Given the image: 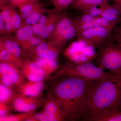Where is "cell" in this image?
<instances>
[{
	"label": "cell",
	"mask_w": 121,
	"mask_h": 121,
	"mask_svg": "<svg viewBox=\"0 0 121 121\" xmlns=\"http://www.w3.org/2000/svg\"><path fill=\"white\" fill-rule=\"evenodd\" d=\"M64 49L50 40L43 41L31 49L27 54L32 59L45 57L58 60Z\"/></svg>",
	"instance_id": "cell-8"
},
{
	"label": "cell",
	"mask_w": 121,
	"mask_h": 121,
	"mask_svg": "<svg viewBox=\"0 0 121 121\" xmlns=\"http://www.w3.org/2000/svg\"><path fill=\"white\" fill-rule=\"evenodd\" d=\"M35 97L24 96L20 95L14 97L13 107L15 110L23 113H32L39 106V101Z\"/></svg>",
	"instance_id": "cell-11"
},
{
	"label": "cell",
	"mask_w": 121,
	"mask_h": 121,
	"mask_svg": "<svg viewBox=\"0 0 121 121\" xmlns=\"http://www.w3.org/2000/svg\"><path fill=\"white\" fill-rule=\"evenodd\" d=\"M80 11L82 13L87 14L94 17H100L102 12L101 9L99 6L89 7Z\"/></svg>",
	"instance_id": "cell-33"
},
{
	"label": "cell",
	"mask_w": 121,
	"mask_h": 121,
	"mask_svg": "<svg viewBox=\"0 0 121 121\" xmlns=\"http://www.w3.org/2000/svg\"><path fill=\"white\" fill-rule=\"evenodd\" d=\"M21 68L23 74L28 80L42 81L46 77L43 70L38 66L33 60L29 59L23 61Z\"/></svg>",
	"instance_id": "cell-12"
},
{
	"label": "cell",
	"mask_w": 121,
	"mask_h": 121,
	"mask_svg": "<svg viewBox=\"0 0 121 121\" xmlns=\"http://www.w3.org/2000/svg\"><path fill=\"white\" fill-rule=\"evenodd\" d=\"M7 104L0 102V117L9 115L11 109Z\"/></svg>",
	"instance_id": "cell-35"
},
{
	"label": "cell",
	"mask_w": 121,
	"mask_h": 121,
	"mask_svg": "<svg viewBox=\"0 0 121 121\" xmlns=\"http://www.w3.org/2000/svg\"><path fill=\"white\" fill-rule=\"evenodd\" d=\"M65 76L53 87V95L65 121H75L84 113L92 81Z\"/></svg>",
	"instance_id": "cell-1"
},
{
	"label": "cell",
	"mask_w": 121,
	"mask_h": 121,
	"mask_svg": "<svg viewBox=\"0 0 121 121\" xmlns=\"http://www.w3.org/2000/svg\"><path fill=\"white\" fill-rule=\"evenodd\" d=\"M64 13V12H59L55 9H52L48 13L47 21L39 38L43 41L48 40L56 23Z\"/></svg>",
	"instance_id": "cell-19"
},
{
	"label": "cell",
	"mask_w": 121,
	"mask_h": 121,
	"mask_svg": "<svg viewBox=\"0 0 121 121\" xmlns=\"http://www.w3.org/2000/svg\"><path fill=\"white\" fill-rule=\"evenodd\" d=\"M78 33L73 18L64 13L56 23L48 40L64 48L68 42L76 37Z\"/></svg>",
	"instance_id": "cell-5"
},
{
	"label": "cell",
	"mask_w": 121,
	"mask_h": 121,
	"mask_svg": "<svg viewBox=\"0 0 121 121\" xmlns=\"http://www.w3.org/2000/svg\"><path fill=\"white\" fill-rule=\"evenodd\" d=\"M30 0H0V6L9 4L17 8Z\"/></svg>",
	"instance_id": "cell-34"
},
{
	"label": "cell",
	"mask_w": 121,
	"mask_h": 121,
	"mask_svg": "<svg viewBox=\"0 0 121 121\" xmlns=\"http://www.w3.org/2000/svg\"><path fill=\"white\" fill-rule=\"evenodd\" d=\"M18 91L24 96L36 97L41 93L44 87L43 80L21 82L18 84Z\"/></svg>",
	"instance_id": "cell-15"
},
{
	"label": "cell",
	"mask_w": 121,
	"mask_h": 121,
	"mask_svg": "<svg viewBox=\"0 0 121 121\" xmlns=\"http://www.w3.org/2000/svg\"><path fill=\"white\" fill-rule=\"evenodd\" d=\"M96 48L91 44L80 39L72 42L64 49L63 55L69 61L76 64L91 62L96 58Z\"/></svg>",
	"instance_id": "cell-6"
},
{
	"label": "cell",
	"mask_w": 121,
	"mask_h": 121,
	"mask_svg": "<svg viewBox=\"0 0 121 121\" xmlns=\"http://www.w3.org/2000/svg\"><path fill=\"white\" fill-rule=\"evenodd\" d=\"M102 12L100 17L117 24L121 21V4L114 2L112 4L109 3L99 6Z\"/></svg>",
	"instance_id": "cell-14"
},
{
	"label": "cell",
	"mask_w": 121,
	"mask_h": 121,
	"mask_svg": "<svg viewBox=\"0 0 121 121\" xmlns=\"http://www.w3.org/2000/svg\"><path fill=\"white\" fill-rule=\"evenodd\" d=\"M0 62L13 64L21 68L24 61L22 59L19 58L14 54L4 49H0Z\"/></svg>",
	"instance_id": "cell-25"
},
{
	"label": "cell",
	"mask_w": 121,
	"mask_h": 121,
	"mask_svg": "<svg viewBox=\"0 0 121 121\" xmlns=\"http://www.w3.org/2000/svg\"><path fill=\"white\" fill-rule=\"evenodd\" d=\"M113 29L105 27L92 28L78 33L76 38L86 41L98 48L111 40Z\"/></svg>",
	"instance_id": "cell-7"
},
{
	"label": "cell",
	"mask_w": 121,
	"mask_h": 121,
	"mask_svg": "<svg viewBox=\"0 0 121 121\" xmlns=\"http://www.w3.org/2000/svg\"><path fill=\"white\" fill-rule=\"evenodd\" d=\"M18 67L13 64L0 62V83L9 87L22 82V78L17 69Z\"/></svg>",
	"instance_id": "cell-9"
},
{
	"label": "cell",
	"mask_w": 121,
	"mask_h": 121,
	"mask_svg": "<svg viewBox=\"0 0 121 121\" xmlns=\"http://www.w3.org/2000/svg\"><path fill=\"white\" fill-rule=\"evenodd\" d=\"M95 59L99 68L121 75V48L113 41H108L99 48Z\"/></svg>",
	"instance_id": "cell-4"
},
{
	"label": "cell",
	"mask_w": 121,
	"mask_h": 121,
	"mask_svg": "<svg viewBox=\"0 0 121 121\" xmlns=\"http://www.w3.org/2000/svg\"><path fill=\"white\" fill-rule=\"evenodd\" d=\"M32 113H23L18 114L8 115L0 117V121H27Z\"/></svg>",
	"instance_id": "cell-28"
},
{
	"label": "cell",
	"mask_w": 121,
	"mask_h": 121,
	"mask_svg": "<svg viewBox=\"0 0 121 121\" xmlns=\"http://www.w3.org/2000/svg\"><path fill=\"white\" fill-rule=\"evenodd\" d=\"M34 35L32 26L24 25L14 33L13 37L17 43L26 53L30 39Z\"/></svg>",
	"instance_id": "cell-17"
},
{
	"label": "cell",
	"mask_w": 121,
	"mask_h": 121,
	"mask_svg": "<svg viewBox=\"0 0 121 121\" xmlns=\"http://www.w3.org/2000/svg\"><path fill=\"white\" fill-rule=\"evenodd\" d=\"M118 3H120V4H121V1L120 2H118Z\"/></svg>",
	"instance_id": "cell-37"
},
{
	"label": "cell",
	"mask_w": 121,
	"mask_h": 121,
	"mask_svg": "<svg viewBox=\"0 0 121 121\" xmlns=\"http://www.w3.org/2000/svg\"><path fill=\"white\" fill-rule=\"evenodd\" d=\"M116 109H121V75L92 81L83 115L98 111Z\"/></svg>",
	"instance_id": "cell-2"
},
{
	"label": "cell",
	"mask_w": 121,
	"mask_h": 121,
	"mask_svg": "<svg viewBox=\"0 0 121 121\" xmlns=\"http://www.w3.org/2000/svg\"><path fill=\"white\" fill-rule=\"evenodd\" d=\"M74 0H53L52 2L54 9L59 12H65Z\"/></svg>",
	"instance_id": "cell-30"
},
{
	"label": "cell",
	"mask_w": 121,
	"mask_h": 121,
	"mask_svg": "<svg viewBox=\"0 0 121 121\" xmlns=\"http://www.w3.org/2000/svg\"><path fill=\"white\" fill-rule=\"evenodd\" d=\"M116 24L109 21L101 17H95L93 20L88 23L77 27L78 33L82 30L97 27H105L113 29Z\"/></svg>",
	"instance_id": "cell-21"
},
{
	"label": "cell",
	"mask_w": 121,
	"mask_h": 121,
	"mask_svg": "<svg viewBox=\"0 0 121 121\" xmlns=\"http://www.w3.org/2000/svg\"><path fill=\"white\" fill-rule=\"evenodd\" d=\"M38 66L43 70L46 77L56 71L59 67L58 64L56 60L45 58L38 57L32 59Z\"/></svg>",
	"instance_id": "cell-20"
},
{
	"label": "cell",
	"mask_w": 121,
	"mask_h": 121,
	"mask_svg": "<svg viewBox=\"0 0 121 121\" xmlns=\"http://www.w3.org/2000/svg\"><path fill=\"white\" fill-rule=\"evenodd\" d=\"M50 94L44 104L43 111L48 118V121H65L60 107L54 95Z\"/></svg>",
	"instance_id": "cell-13"
},
{
	"label": "cell",
	"mask_w": 121,
	"mask_h": 121,
	"mask_svg": "<svg viewBox=\"0 0 121 121\" xmlns=\"http://www.w3.org/2000/svg\"><path fill=\"white\" fill-rule=\"evenodd\" d=\"M121 48V21L113 28L111 40Z\"/></svg>",
	"instance_id": "cell-31"
},
{
	"label": "cell",
	"mask_w": 121,
	"mask_h": 121,
	"mask_svg": "<svg viewBox=\"0 0 121 121\" xmlns=\"http://www.w3.org/2000/svg\"><path fill=\"white\" fill-rule=\"evenodd\" d=\"M48 17V13L43 15L39 22L32 26L35 35L39 37H40L47 21Z\"/></svg>",
	"instance_id": "cell-27"
},
{
	"label": "cell",
	"mask_w": 121,
	"mask_h": 121,
	"mask_svg": "<svg viewBox=\"0 0 121 121\" xmlns=\"http://www.w3.org/2000/svg\"><path fill=\"white\" fill-rule=\"evenodd\" d=\"M111 0H74L70 7L71 9L80 11L93 6H101L109 3Z\"/></svg>",
	"instance_id": "cell-22"
},
{
	"label": "cell",
	"mask_w": 121,
	"mask_h": 121,
	"mask_svg": "<svg viewBox=\"0 0 121 121\" xmlns=\"http://www.w3.org/2000/svg\"><path fill=\"white\" fill-rule=\"evenodd\" d=\"M115 75L107 73L91 63L76 64L68 60L58 71L56 77L66 76L94 81L111 78Z\"/></svg>",
	"instance_id": "cell-3"
},
{
	"label": "cell",
	"mask_w": 121,
	"mask_h": 121,
	"mask_svg": "<svg viewBox=\"0 0 121 121\" xmlns=\"http://www.w3.org/2000/svg\"><path fill=\"white\" fill-rule=\"evenodd\" d=\"M82 116L84 121H121V109L98 111L85 114Z\"/></svg>",
	"instance_id": "cell-10"
},
{
	"label": "cell",
	"mask_w": 121,
	"mask_h": 121,
	"mask_svg": "<svg viewBox=\"0 0 121 121\" xmlns=\"http://www.w3.org/2000/svg\"><path fill=\"white\" fill-rule=\"evenodd\" d=\"M9 87L0 85V102L8 104L12 99V92Z\"/></svg>",
	"instance_id": "cell-29"
},
{
	"label": "cell",
	"mask_w": 121,
	"mask_h": 121,
	"mask_svg": "<svg viewBox=\"0 0 121 121\" xmlns=\"http://www.w3.org/2000/svg\"><path fill=\"white\" fill-rule=\"evenodd\" d=\"M16 9L10 5L11 23L13 33L24 25L19 12H17Z\"/></svg>",
	"instance_id": "cell-26"
},
{
	"label": "cell",
	"mask_w": 121,
	"mask_h": 121,
	"mask_svg": "<svg viewBox=\"0 0 121 121\" xmlns=\"http://www.w3.org/2000/svg\"><path fill=\"white\" fill-rule=\"evenodd\" d=\"M4 49L11 52L19 58L26 54L15 40L13 36L5 35L0 37V49Z\"/></svg>",
	"instance_id": "cell-16"
},
{
	"label": "cell",
	"mask_w": 121,
	"mask_h": 121,
	"mask_svg": "<svg viewBox=\"0 0 121 121\" xmlns=\"http://www.w3.org/2000/svg\"><path fill=\"white\" fill-rule=\"evenodd\" d=\"M52 9H48L43 6L36 9L29 15L28 17L24 21V25L32 26L39 22L43 15L47 14Z\"/></svg>",
	"instance_id": "cell-24"
},
{
	"label": "cell",
	"mask_w": 121,
	"mask_h": 121,
	"mask_svg": "<svg viewBox=\"0 0 121 121\" xmlns=\"http://www.w3.org/2000/svg\"><path fill=\"white\" fill-rule=\"evenodd\" d=\"M114 0V2H119L121 1V0Z\"/></svg>",
	"instance_id": "cell-36"
},
{
	"label": "cell",
	"mask_w": 121,
	"mask_h": 121,
	"mask_svg": "<svg viewBox=\"0 0 121 121\" xmlns=\"http://www.w3.org/2000/svg\"><path fill=\"white\" fill-rule=\"evenodd\" d=\"M0 35H11L13 33L11 21L10 4L0 6Z\"/></svg>",
	"instance_id": "cell-18"
},
{
	"label": "cell",
	"mask_w": 121,
	"mask_h": 121,
	"mask_svg": "<svg viewBox=\"0 0 121 121\" xmlns=\"http://www.w3.org/2000/svg\"><path fill=\"white\" fill-rule=\"evenodd\" d=\"M42 6L39 0H30L18 7L20 15L24 23V21L32 12Z\"/></svg>",
	"instance_id": "cell-23"
},
{
	"label": "cell",
	"mask_w": 121,
	"mask_h": 121,
	"mask_svg": "<svg viewBox=\"0 0 121 121\" xmlns=\"http://www.w3.org/2000/svg\"><path fill=\"white\" fill-rule=\"evenodd\" d=\"M94 18V17L87 14L82 13V15L76 17L73 19L76 27H78L88 23L92 21Z\"/></svg>",
	"instance_id": "cell-32"
}]
</instances>
